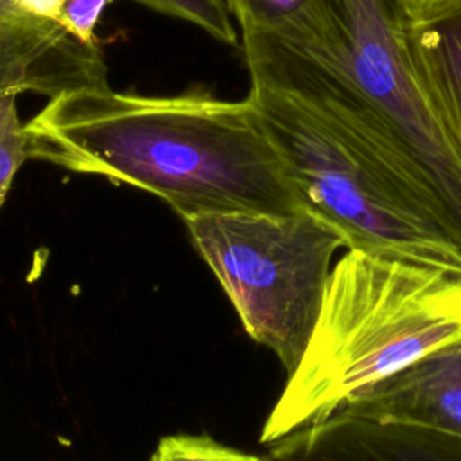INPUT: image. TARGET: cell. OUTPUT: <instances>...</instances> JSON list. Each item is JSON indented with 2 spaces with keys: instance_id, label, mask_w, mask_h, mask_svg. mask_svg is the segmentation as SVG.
Masks as SVG:
<instances>
[{
  "instance_id": "12",
  "label": "cell",
  "mask_w": 461,
  "mask_h": 461,
  "mask_svg": "<svg viewBox=\"0 0 461 461\" xmlns=\"http://www.w3.org/2000/svg\"><path fill=\"white\" fill-rule=\"evenodd\" d=\"M27 158V130L18 113L16 95H0V207L5 202L16 171Z\"/></svg>"
},
{
  "instance_id": "10",
  "label": "cell",
  "mask_w": 461,
  "mask_h": 461,
  "mask_svg": "<svg viewBox=\"0 0 461 461\" xmlns=\"http://www.w3.org/2000/svg\"><path fill=\"white\" fill-rule=\"evenodd\" d=\"M157 13L191 22L227 45H238L225 0H131Z\"/></svg>"
},
{
  "instance_id": "4",
  "label": "cell",
  "mask_w": 461,
  "mask_h": 461,
  "mask_svg": "<svg viewBox=\"0 0 461 461\" xmlns=\"http://www.w3.org/2000/svg\"><path fill=\"white\" fill-rule=\"evenodd\" d=\"M303 211L364 250L461 274V245L432 191L385 144L324 101L250 83Z\"/></svg>"
},
{
  "instance_id": "13",
  "label": "cell",
  "mask_w": 461,
  "mask_h": 461,
  "mask_svg": "<svg viewBox=\"0 0 461 461\" xmlns=\"http://www.w3.org/2000/svg\"><path fill=\"white\" fill-rule=\"evenodd\" d=\"M241 32H272L295 18L310 0H225Z\"/></svg>"
},
{
  "instance_id": "8",
  "label": "cell",
  "mask_w": 461,
  "mask_h": 461,
  "mask_svg": "<svg viewBox=\"0 0 461 461\" xmlns=\"http://www.w3.org/2000/svg\"><path fill=\"white\" fill-rule=\"evenodd\" d=\"M333 416L461 436V342L412 362Z\"/></svg>"
},
{
  "instance_id": "5",
  "label": "cell",
  "mask_w": 461,
  "mask_h": 461,
  "mask_svg": "<svg viewBox=\"0 0 461 461\" xmlns=\"http://www.w3.org/2000/svg\"><path fill=\"white\" fill-rule=\"evenodd\" d=\"M252 340L290 375L313 331L342 236L301 211L203 212L182 218Z\"/></svg>"
},
{
  "instance_id": "9",
  "label": "cell",
  "mask_w": 461,
  "mask_h": 461,
  "mask_svg": "<svg viewBox=\"0 0 461 461\" xmlns=\"http://www.w3.org/2000/svg\"><path fill=\"white\" fill-rule=\"evenodd\" d=\"M416 68L443 121L461 144V5L423 23H407Z\"/></svg>"
},
{
  "instance_id": "15",
  "label": "cell",
  "mask_w": 461,
  "mask_h": 461,
  "mask_svg": "<svg viewBox=\"0 0 461 461\" xmlns=\"http://www.w3.org/2000/svg\"><path fill=\"white\" fill-rule=\"evenodd\" d=\"M389 2L409 25L434 20L461 5V0H389Z\"/></svg>"
},
{
  "instance_id": "14",
  "label": "cell",
  "mask_w": 461,
  "mask_h": 461,
  "mask_svg": "<svg viewBox=\"0 0 461 461\" xmlns=\"http://www.w3.org/2000/svg\"><path fill=\"white\" fill-rule=\"evenodd\" d=\"M115 0H65L58 23L88 45H97L95 25L108 4Z\"/></svg>"
},
{
  "instance_id": "1",
  "label": "cell",
  "mask_w": 461,
  "mask_h": 461,
  "mask_svg": "<svg viewBox=\"0 0 461 461\" xmlns=\"http://www.w3.org/2000/svg\"><path fill=\"white\" fill-rule=\"evenodd\" d=\"M25 130L29 158L131 184L182 218L303 211L249 95L79 90L50 99Z\"/></svg>"
},
{
  "instance_id": "2",
  "label": "cell",
  "mask_w": 461,
  "mask_h": 461,
  "mask_svg": "<svg viewBox=\"0 0 461 461\" xmlns=\"http://www.w3.org/2000/svg\"><path fill=\"white\" fill-rule=\"evenodd\" d=\"M250 83L337 108L432 191L461 245V144L436 108L389 0H310L272 32H241Z\"/></svg>"
},
{
  "instance_id": "6",
  "label": "cell",
  "mask_w": 461,
  "mask_h": 461,
  "mask_svg": "<svg viewBox=\"0 0 461 461\" xmlns=\"http://www.w3.org/2000/svg\"><path fill=\"white\" fill-rule=\"evenodd\" d=\"M99 45L31 14L22 0H0V95L34 92L54 99L79 90H106Z\"/></svg>"
},
{
  "instance_id": "3",
  "label": "cell",
  "mask_w": 461,
  "mask_h": 461,
  "mask_svg": "<svg viewBox=\"0 0 461 461\" xmlns=\"http://www.w3.org/2000/svg\"><path fill=\"white\" fill-rule=\"evenodd\" d=\"M461 342V274L351 250L331 267L308 346L259 443L321 423L364 391Z\"/></svg>"
},
{
  "instance_id": "11",
  "label": "cell",
  "mask_w": 461,
  "mask_h": 461,
  "mask_svg": "<svg viewBox=\"0 0 461 461\" xmlns=\"http://www.w3.org/2000/svg\"><path fill=\"white\" fill-rule=\"evenodd\" d=\"M149 461H274L265 456L243 452L209 436L173 434L158 441Z\"/></svg>"
},
{
  "instance_id": "16",
  "label": "cell",
  "mask_w": 461,
  "mask_h": 461,
  "mask_svg": "<svg viewBox=\"0 0 461 461\" xmlns=\"http://www.w3.org/2000/svg\"><path fill=\"white\" fill-rule=\"evenodd\" d=\"M22 2L31 14H34L45 22L59 25L58 18H59V11H61V5L65 0H22Z\"/></svg>"
},
{
  "instance_id": "7",
  "label": "cell",
  "mask_w": 461,
  "mask_h": 461,
  "mask_svg": "<svg viewBox=\"0 0 461 461\" xmlns=\"http://www.w3.org/2000/svg\"><path fill=\"white\" fill-rule=\"evenodd\" d=\"M274 461H461V436L331 416L268 445Z\"/></svg>"
}]
</instances>
